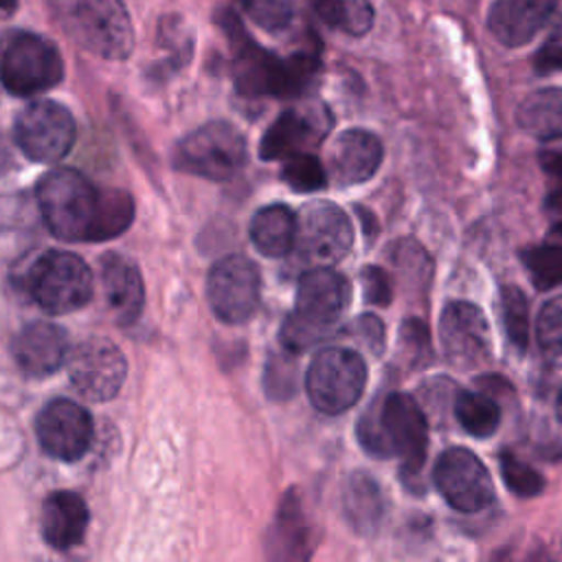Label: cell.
Here are the masks:
<instances>
[{
	"mask_svg": "<svg viewBox=\"0 0 562 562\" xmlns=\"http://www.w3.org/2000/svg\"><path fill=\"white\" fill-rule=\"evenodd\" d=\"M562 0H494L487 29L496 42L518 48L531 42L553 20Z\"/></svg>",
	"mask_w": 562,
	"mask_h": 562,
	"instance_id": "cell-17",
	"label": "cell"
},
{
	"mask_svg": "<svg viewBox=\"0 0 562 562\" xmlns=\"http://www.w3.org/2000/svg\"><path fill=\"white\" fill-rule=\"evenodd\" d=\"M342 509L358 533H373L384 518V496L378 481L367 472H353L342 490Z\"/></svg>",
	"mask_w": 562,
	"mask_h": 562,
	"instance_id": "cell-24",
	"label": "cell"
},
{
	"mask_svg": "<svg viewBox=\"0 0 562 562\" xmlns=\"http://www.w3.org/2000/svg\"><path fill=\"white\" fill-rule=\"evenodd\" d=\"M292 380L294 371L290 364H281V358H274V362L268 364L266 389L270 397H288L292 393Z\"/></svg>",
	"mask_w": 562,
	"mask_h": 562,
	"instance_id": "cell-42",
	"label": "cell"
},
{
	"mask_svg": "<svg viewBox=\"0 0 562 562\" xmlns=\"http://www.w3.org/2000/svg\"><path fill=\"white\" fill-rule=\"evenodd\" d=\"M349 303V283L331 268H310L301 274L296 288L299 321L327 336Z\"/></svg>",
	"mask_w": 562,
	"mask_h": 562,
	"instance_id": "cell-16",
	"label": "cell"
},
{
	"mask_svg": "<svg viewBox=\"0 0 562 562\" xmlns=\"http://www.w3.org/2000/svg\"><path fill=\"white\" fill-rule=\"evenodd\" d=\"M362 279V290H364V301L378 307H386L393 299V285L391 277L378 268V266H367L360 274Z\"/></svg>",
	"mask_w": 562,
	"mask_h": 562,
	"instance_id": "cell-38",
	"label": "cell"
},
{
	"mask_svg": "<svg viewBox=\"0 0 562 562\" xmlns=\"http://www.w3.org/2000/svg\"><path fill=\"white\" fill-rule=\"evenodd\" d=\"M127 375L123 351L108 338H88L68 356L72 386L92 402L112 400Z\"/></svg>",
	"mask_w": 562,
	"mask_h": 562,
	"instance_id": "cell-13",
	"label": "cell"
},
{
	"mask_svg": "<svg viewBox=\"0 0 562 562\" xmlns=\"http://www.w3.org/2000/svg\"><path fill=\"white\" fill-rule=\"evenodd\" d=\"M312 9L316 11V15L329 24V26H336L340 24V18H342V7H345V0H310Z\"/></svg>",
	"mask_w": 562,
	"mask_h": 562,
	"instance_id": "cell-44",
	"label": "cell"
},
{
	"mask_svg": "<svg viewBox=\"0 0 562 562\" xmlns=\"http://www.w3.org/2000/svg\"><path fill=\"white\" fill-rule=\"evenodd\" d=\"M384 158L382 140L360 127L340 132L329 147V169L338 184L351 187L375 176Z\"/></svg>",
	"mask_w": 562,
	"mask_h": 562,
	"instance_id": "cell-18",
	"label": "cell"
},
{
	"mask_svg": "<svg viewBox=\"0 0 562 562\" xmlns=\"http://www.w3.org/2000/svg\"><path fill=\"white\" fill-rule=\"evenodd\" d=\"M393 263L406 281H413L415 288H426L432 272V261L422 244L415 239H400L393 246Z\"/></svg>",
	"mask_w": 562,
	"mask_h": 562,
	"instance_id": "cell-32",
	"label": "cell"
},
{
	"mask_svg": "<svg viewBox=\"0 0 562 562\" xmlns=\"http://www.w3.org/2000/svg\"><path fill=\"white\" fill-rule=\"evenodd\" d=\"M367 384L362 356L347 347L321 349L307 367L305 391L314 408L325 415H340L351 408Z\"/></svg>",
	"mask_w": 562,
	"mask_h": 562,
	"instance_id": "cell-6",
	"label": "cell"
},
{
	"mask_svg": "<svg viewBox=\"0 0 562 562\" xmlns=\"http://www.w3.org/2000/svg\"><path fill=\"white\" fill-rule=\"evenodd\" d=\"M103 189L70 167L48 171L37 184V204L48 231L64 241H92Z\"/></svg>",
	"mask_w": 562,
	"mask_h": 562,
	"instance_id": "cell-2",
	"label": "cell"
},
{
	"mask_svg": "<svg viewBox=\"0 0 562 562\" xmlns=\"http://www.w3.org/2000/svg\"><path fill=\"white\" fill-rule=\"evenodd\" d=\"M250 239L263 257H285L294 248L296 215L285 204H268L250 220Z\"/></svg>",
	"mask_w": 562,
	"mask_h": 562,
	"instance_id": "cell-25",
	"label": "cell"
},
{
	"mask_svg": "<svg viewBox=\"0 0 562 562\" xmlns=\"http://www.w3.org/2000/svg\"><path fill=\"white\" fill-rule=\"evenodd\" d=\"M356 334L369 347L371 353H375V356L382 353V349H384V325L375 314H362L356 321Z\"/></svg>",
	"mask_w": 562,
	"mask_h": 562,
	"instance_id": "cell-43",
	"label": "cell"
},
{
	"mask_svg": "<svg viewBox=\"0 0 562 562\" xmlns=\"http://www.w3.org/2000/svg\"><path fill=\"white\" fill-rule=\"evenodd\" d=\"M310 549L307 518L296 492L290 490L279 503L272 527L268 531V562H307Z\"/></svg>",
	"mask_w": 562,
	"mask_h": 562,
	"instance_id": "cell-21",
	"label": "cell"
},
{
	"mask_svg": "<svg viewBox=\"0 0 562 562\" xmlns=\"http://www.w3.org/2000/svg\"><path fill=\"white\" fill-rule=\"evenodd\" d=\"M61 31L88 53L121 61L134 50L132 18L121 0H48Z\"/></svg>",
	"mask_w": 562,
	"mask_h": 562,
	"instance_id": "cell-1",
	"label": "cell"
},
{
	"mask_svg": "<svg viewBox=\"0 0 562 562\" xmlns=\"http://www.w3.org/2000/svg\"><path fill=\"white\" fill-rule=\"evenodd\" d=\"M244 13L263 31L279 33L294 18V0H239Z\"/></svg>",
	"mask_w": 562,
	"mask_h": 562,
	"instance_id": "cell-33",
	"label": "cell"
},
{
	"mask_svg": "<svg viewBox=\"0 0 562 562\" xmlns=\"http://www.w3.org/2000/svg\"><path fill=\"white\" fill-rule=\"evenodd\" d=\"M540 165L549 178L547 206L562 215V151H544L540 156Z\"/></svg>",
	"mask_w": 562,
	"mask_h": 562,
	"instance_id": "cell-40",
	"label": "cell"
},
{
	"mask_svg": "<svg viewBox=\"0 0 562 562\" xmlns=\"http://www.w3.org/2000/svg\"><path fill=\"white\" fill-rule=\"evenodd\" d=\"M536 338L547 353H562V294L551 296L538 312Z\"/></svg>",
	"mask_w": 562,
	"mask_h": 562,
	"instance_id": "cell-35",
	"label": "cell"
},
{
	"mask_svg": "<svg viewBox=\"0 0 562 562\" xmlns=\"http://www.w3.org/2000/svg\"><path fill=\"white\" fill-rule=\"evenodd\" d=\"M378 404V422L386 448L391 454H397L402 461V476L413 483L419 476L426 450H428V422L417 404V400L408 393H389Z\"/></svg>",
	"mask_w": 562,
	"mask_h": 562,
	"instance_id": "cell-9",
	"label": "cell"
},
{
	"mask_svg": "<svg viewBox=\"0 0 562 562\" xmlns=\"http://www.w3.org/2000/svg\"><path fill=\"white\" fill-rule=\"evenodd\" d=\"M553 555V562H562V538L558 540V544L553 549H549Z\"/></svg>",
	"mask_w": 562,
	"mask_h": 562,
	"instance_id": "cell-46",
	"label": "cell"
},
{
	"mask_svg": "<svg viewBox=\"0 0 562 562\" xmlns=\"http://www.w3.org/2000/svg\"><path fill=\"white\" fill-rule=\"evenodd\" d=\"M318 138L314 119L303 110H285L281 112L274 123L263 132L259 143V158L261 160H285L292 154L307 151Z\"/></svg>",
	"mask_w": 562,
	"mask_h": 562,
	"instance_id": "cell-23",
	"label": "cell"
},
{
	"mask_svg": "<svg viewBox=\"0 0 562 562\" xmlns=\"http://www.w3.org/2000/svg\"><path fill=\"white\" fill-rule=\"evenodd\" d=\"M217 20L231 42L233 79L244 97H283V57L272 55L248 37L235 13L222 11Z\"/></svg>",
	"mask_w": 562,
	"mask_h": 562,
	"instance_id": "cell-10",
	"label": "cell"
},
{
	"mask_svg": "<svg viewBox=\"0 0 562 562\" xmlns=\"http://www.w3.org/2000/svg\"><path fill=\"white\" fill-rule=\"evenodd\" d=\"M101 283L116 321L134 323L145 305V283L136 263L119 252H108L101 259Z\"/></svg>",
	"mask_w": 562,
	"mask_h": 562,
	"instance_id": "cell-20",
	"label": "cell"
},
{
	"mask_svg": "<svg viewBox=\"0 0 562 562\" xmlns=\"http://www.w3.org/2000/svg\"><path fill=\"white\" fill-rule=\"evenodd\" d=\"M492 562H553V555L549 547L540 542H527L520 547H509L505 551H498Z\"/></svg>",
	"mask_w": 562,
	"mask_h": 562,
	"instance_id": "cell-41",
	"label": "cell"
},
{
	"mask_svg": "<svg viewBox=\"0 0 562 562\" xmlns=\"http://www.w3.org/2000/svg\"><path fill=\"white\" fill-rule=\"evenodd\" d=\"M246 156L244 134L228 121H211L180 138L173 149V165L200 178L231 180L244 167Z\"/></svg>",
	"mask_w": 562,
	"mask_h": 562,
	"instance_id": "cell-5",
	"label": "cell"
},
{
	"mask_svg": "<svg viewBox=\"0 0 562 562\" xmlns=\"http://www.w3.org/2000/svg\"><path fill=\"white\" fill-rule=\"evenodd\" d=\"M353 244L349 215L334 202L316 200L296 215V239L292 252L310 268H331Z\"/></svg>",
	"mask_w": 562,
	"mask_h": 562,
	"instance_id": "cell-7",
	"label": "cell"
},
{
	"mask_svg": "<svg viewBox=\"0 0 562 562\" xmlns=\"http://www.w3.org/2000/svg\"><path fill=\"white\" fill-rule=\"evenodd\" d=\"M501 314L509 342L516 349H525L529 345V301L518 285L503 288Z\"/></svg>",
	"mask_w": 562,
	"mask_h": 562,
	"instance_id": "cell-31",
	"label": "cell"
},
{
	"mask_svg": "<svg viewBox=\"0 0 562 562\" xmlns=\"http://www.w3.org/2000/svg\"><path fill=\"white\" fill-rule=\"evenodd\" d=\"M432 479L446 503L459 512L474 514L494 501V483L485 463L463 446L446 448L439 454Z\"/></svg>",
	"mask_w": 562,
	"mask_h": 562,
	"instance_id": "cell-11",
	"label": "cell"
},
{
	"mask_svg": "<svg viewBox=\"0 0 562 562\" xmlns=\"http://www.w3.org/2000/svg\"><path fill=\"white\" fill-rule=\"evenodd\" d=\"M501 476L505 481V485L520 498H531L538 496L544 487V479L540 476L538 470H533L531 465H527L525 461H520L516 454L512 452H503L501 454Z\"/></svg>",
	"mask_w": 562,
	"mask_h": 562,
	"instance_id": "cell-34",
	"label": "cell"
},
{
	"mask_svg": "<svg viewBox=\"0 0 562 562\" xmlns=\"http://www.w3.org/2000/svg\"><path fill=\"white\" fill-rule=\"evenodd\" d=\"M533 70L538 75H551L562 70V2L549 22V37L533 57Z\"/></svg>",
	"mask_w": 562,
	"mask_h": 562,
	"instance_id": "cell-37",
	"label": "cell"
},
{
	"mask_svg": "<svg viewBox=\"0 0 562 562\" xmlns=\"http://www.w3.org/2000/svg\"><path fill=\"white\" fill-rule=\"evenodd\" d=\"M555 413H558V419L562 422V389H560V395H558V402H555Z\"/></svg>",
	"mask_w": 562,
	"mask_h": 562,
	"instance_id": "cell-47",
	"label": "cell"
},
{
	"mask_svg": "<svg viewBox=\"0 0 562 562\" xmlns=\"http://www.w3.org/2000/svg\"><path fill=\"white\" fill-rule=\"evenodd\" d=\"M531 281L540 290L562 285V222L555 224L540 244L522 252Z\"/></svg>",
	"mask_w": 562,
	"mask_h": 562,
	"instance_id": "cell-27",
	"label": "cell"
},
{
	"mask_svg": "<svg viewBox=\"0 0 562 562\" xmlns=\"http://www.w3.org/2000/svg\"><path fill=\"white\" fill-rule=\"evenodd\" d=\"M26 290L44 312L68 314L90 301L92 272L79 255L48 250L29 268Z\"/></svg>",
	"mask_w": 562,
	"mask_h": 562,
	"instance_id": "cell-4",
	"label": "cell"
},
{
	"mask_svg": "<svg viewBox=\"0 0 562 562\" xmlns=\"http://www.w3.org/2000/svg\"><path fill=\"white\" fill-rule=\"evenodd\" d=\"M134 220V200L123 189H103V202L92 241H108L130 228Z\"/></svg>",
	"mask_w": 562,
	"mask_h": 562,
	"instance_id": "cell-29",
	"label": "cell"
},
{
	"mask_svg": "<svg viewBox=\"0 0 562 562\" xmlns=\"http://www.w3.org/2000/svg\"><path fill=\"white\" fill-rule=\"evenodd\" d=\"M13 138L26 158L35 162H57L72 149L77 123L66 105L37 99L18 112Z\"/></svg>",
	"mask_w": 562,
	"mask_h": 562,
	"instance_id": "cell-8",
	"label": "cell"
},
{
	"mask_svg": "<svg viewBox=\"0 0 562 562\" xmlns=\"http://www.w3.org/2000/svg\"><path fill=\"white\" fill-rule=\"evenodd\" d=\"M454 417L472 437H490L501 424V406L490 393L461 391L454 400Z\"/></svg>",
	"mask_w": 562,
	"mask_h": 562,
	"instance_id": "cell-28",
	"label": "cell"
},
{
	"mask_svg": "<svg viewBox=\"0 0 562 562\" xmlns=\"http://www.w3.org/2000/svg\"><path fill=\"white\" fill-rule=\"evenodd\" d=\"M92 417L72 400H50L37 415L35 432L46 454L59 461L81 459L92 443Z\"/></svg>",
	"mask_w": 562,
	"mask_h": 562,
	"instance_id": "cell-15",
	"label": "cell"
},
{
	"mask_svg": "<svg viewBox=\"0 0 562 562\" xmlns=\"http://www.w3.org/2000/svg\"><path fill=\"white\" fill-rule=\"evenodd\" d=\"M64 79V59L57 46L35 33L15 31L0 50V83L13 97H33Z\"/></svg>",
	"mask_w": 562,
	"mask_h": 562,
	"instance_id": "cell-3",
	"label": "cell"
},
{
	"mask_svg": "<svg viewBox=\"0 0 562 562\" xmlns=\"http://www.w3.org/2000/svg\"><path fill=\"white\" fill-rule=\"evenodd\" d=\"M373 26V7L369 0H345L338 29L349 35H364Z\"/></svg>",
	"mask_w": 562,
	"mask_h": 562,
	"instance_id": "cell-39",
	"label": "cell"
},
{
	"mask_svg": "<svg viewBox=\"0 0 562 562\" xmlns=\"http://www.w3.org/2000/svg\"><path fill=\"white\" fill-rule=\"evenodd\" d=\"M88 527V507L75 492L59 490L46 496L42 505V533L55 549H70L83 540Z\"/></svg>",
	"mask_w": 562,
	"mask_h": 562,
	"instance_id": "cell-22",
	"label": "cell"
},
{
	"mask_svg": "<svg viewBox=\"0 0 562 562\" xmlns=\"http://www.w3.org/2000/svg\"><path fill=\"white\" fill-rule=\"evenodd\" d=\"M520 130L540 140H562V88L529 92L516 112Z\"/></svg>",
	"mask_w": 562,
	"mask_h": 562,
	"instance_id": "cell-26",
	"label": "cell"
},
{
	"mask_svg": "<svg viewBox=\"0 0 562 562\" xmlns=\"http://www.w3.org/2000/svg\"><path fill=\"white\" fill-rule=\"evenodd\" d=\"M281 180L296 193H312L321 191L327 184V173L323 162L314 154L299 151L283 160Z\"/></svg>",
	"mask_w": 562,
	"mask_h": 562,
	"instance_id": "cell-30",
	"label": "cell"
},
{
	"mask_svg": "<svg viewBox=\"0 0 562 562\" xmlns=\"http://www.w3.org/2000/svg\"><path fill=\"white\" fill-rule=\"evenodd\" d=\"M400 347L404 349V358L413 364H426L430 358V334L422 318H406L400 329Z\"/></svg>",
	"mask_w": 562,
	"mask_h": 562,
	"instance_id": "cell-36",
	"label": "cell"
},
{
	"mask_svg": "<svg viewBox=\"0 0 562 562\" xmlns=\"http://www.w3.org/2000/svg\"><path fill=\"white\" fill-rule=\"evenodd\" d=\"M439 340L446 358L459 369L483 364L492 353L490 323L470 301H450L439 316Z\"/></svg>",
	"mask_w": 562,
	"mask_h": 562,
	"instance_id": "cell-14",
	"label": "cell"
},
{
	"mask_svg": "<svg viewBox=\"0 0 562 562\" xmlns=\"http://www.w3.org/2000/svg\"><path fill=\"white\" fill-rule=\"evenodd\" d=\"M18 0H0V20H7L15 13Z\"/></svg>",
	"mask_w": 562,
	"mask_h": 562,
	"instance_id": "cell-45",
	"label": "cell"
},
{
	"mask_svg": "<svg viewBox=\"0 0 562 562\" xmlns=\"http://www.w3.org/2000/svg\"><path fill=\"white\" fill-rule=\"evenodd\" d=\"M259 288V270L244 255L222 257L206 279V294L215 316L231 325L244 323L255 314Z\"/></svg>",
	"mask_w": 562,
	"mask_h": 562,
	"instance_id": "cell-12",
	"label": "cell"
},
{
	"mask_svg": "<svg viewBox=\"0 0 562 562\" xmlns=\"http://www.w3.org/2000/svg\"><path fill=\"white\" fill-rule=\"evenodd\" d=\"M11 353L24 373L44 378L68 360V338L57 325L35 321L22 327L13 338Z\"/></svg>",
	"mask_w": 562,
	"mask_h": 562,
	"instance_id": "cell-19",
	"label": "cell"
}]
</instances>
